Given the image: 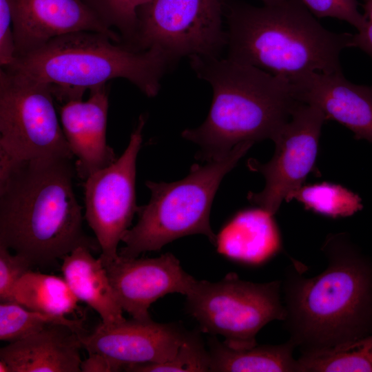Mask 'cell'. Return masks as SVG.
<instances>
[{
    "label": "cell",
    "mask_w": 372,
    "mask_h": 372,
    "mask_svg": "<svg viewBox=\"0 0 372 372\" xmlns=\"http://www.w3.org/2000/svg\"><path fill=\"white\" fill-rule=\"evenodd\" d=\"M273 216L261 207L240 211L216 236L218 252L251 265L267 262L281 249Z\"/></svg>",
    "instance_id": "obj_18"
},
{
    "label": "cell",
    "mask_w": 372,
    "mask_h": 372,
    "mask_svg": "<svg viewBox=\"0 0 372 372\" xmlns=\"http://www.w3.org/2000/svg\"><path fill=\"white\" fill-rule=\"evenodd\" d=\"M175 64L158 48L138 51L107 34L81 31L55 37L3 68L61 90L82 93L122 78L154 97Z\"/></svg>",
    "instance_id": "obj_5"
},
{
    "label": "cell",
    "mask_w": 372,
    "mask_h": 372,
    "mask_svg": "<svg viewBox=\"0 0 372 372\" xmlns=\"http://www.w3.org/2000/svg\"><path fill=\"white\" fill-rule=\"evenodd\" d=\"M189 59L197 77L213 90L205 121L181 133L198 145L196 158L200 161L220 159L242 142L273 140L300 103L284 76L227 58L193 55Z\"/></svg>",
    "instance_id": "obj_3"
},
{
    "label": "cell",
    "mask_w": 372,
    "mask_h": 372,
    "mask_svg": "<svg viewBox=\"0 0 372 372\" xmlns=\"http://www.w3.org/2000/svg\"><path fill=\"white\" fill-rule=\"evenodd\" d=\"M50 84L0 69V151L15 161L72 159Z\"/></svg>",
    "instance_id": "obj_8"
},
{
    "label": "cell",
    "mask_w": 372,
    "mask_h": 372,
    "mask_svg": "<svg viewBox=\"0 0 372 372\" xmlns=\"http://www.w3.org/2000/svg\"><path fill=\"white\" fill-rule=\"evenodd\" d=\"M32 311L66 316L79 300L63 278L30 270L16 285L12 301Z\"/></svg>",
    "instance_id": "obj_21"
},
{
    "label": "cell",
    "mask_w": 372,
    "mask_h": 372,
    "mask_svg": "<svg viewBox=\"0 0 372 372\" xmlns=\"http://www.w3.org/2000/svg\"><path fill=\"white\" fill-rule=\"evenodd\" d=\"M71 160L12 159L0 169V245L33 266L53 265L79 247L101 251L83 228Z\"/></svg>",
    "instance_id": "obj_1"
},
{
    "label": "cell",
    "mask_w": 372,
    "mask_h": 372,
    "mask_svg": "<svg viewBox=\"0 0 372 372\" xmlns=\"http://www.w3.org/2000/svg\"><path fill=\"white\" fill-rule=\"evenodd\" d=\"M149 1L150 0H131L132 4L133 7L134 8V9L136 10V8L138 6H140L144 4V3H147V2Z\"/></svg>",
    "instance_id": "obj_32"
},
{
    "label": "cell",
    "mask_w": 372,
    "mask_h": 372,
    "mask_svg": "<svg viewBox=\"0 0 372 372\" xmlns=\"http://www.w3.org/2000/svg\"><path fill=\"white\" fill-rule=\"evenodd\" d=\"M62 260L63 278L77 299L99 315L101 323L114 325L125 320L100 257L96 258L86 247H79Z\"/></svg>",
    "instance_id": "obj_19"
},
{
    "label": "cell",
    "mask_w": 372,
    "mask_h": 372,
    "mask_svg": "<svg viewBox=\"0 0 372 372\" xmlns=\"http://www.w3.org/2000/svg\"><path fill=\"white\" fill-rule=\"evenodd\" d=\"M33 267L22 255L11 254L10 250L0 245V300L12 302L14 289L19 280Z\"/></svg>",
    "instance_id": "obj_28"
},
{
    "label": "cell",
    "mask_w": 372,
    "mask_h": 372,
    "mask_svg": "<svg viewBox=\"0 0 372 372\" xmlns=\"http://www.w3.org/2000/svg\"><path fill=\"white\" fill-rule=\"evenodd\" d=\"M76 329L52 324L0 349L9 372H81L82 347Z\"/></svg>",
    "instance_id": "obj_17"
},
{
    "label": "cell",
    "mask_w": 372,
    "mask_h": 372,
    "mask_svg": "<svg viewBox=\"0 0 372 372\" xmlns=\"http://www.w3.org/2000/svg\"><path fill=\"white\" fill-rule=\"evenodd\" d=\"M210 356L197 332H189L171 360L162 363L130 364V372H205L209 371Z\"/></svg>",
    "instance_id": "obj_25"
},
{
    "label": "cell",
    "mask_w": 372,
    "mask_h": 372,
    "mask_svg": "<svg viewBox=\"0 0 372 372\" xmlns=\"http://www.w3.org/2000/svg\"><path fill=\"white\" fill-rule=\"evenodd\" d=\"M227 59L289 81L311 72H342L352 34L325 29L300 0L256 7L227 0Z\"/></svg>",
    "instance_id": "obj_4"
},
{
    "label": "cell",
    "mask_w": 372,
    "mask_h": 372,
    "mask_svg": "<svg viewBox=\"0 0 372 372\" xmlns=\"http://www.w3.org/2000/svg\"><path fill=\"white\" fill-rule=\"evenodd\" d=\"M318 107L299 103L291 117L273 140L275 152L267 163L247 161L248 168L265 178L264 189L249 192L248 200L274 215L283 200L302 185L313 172L318 150L321 128L326 121Z\"/></svg>",
    "instance_id": "obj_11"
},
{
    "label": "cell",
    "mask_w": 372,
    "mask_h": 372,
    "mask_svg": "<svg viewBox=\"0 0 372 372\" xmlns=\"http://www.w3.org/2000/svg\"><path fill=\"white\" fill-rule=\"evenodd\" d=\"M10 4L16 57L76 32H100L122 42L85 0H10Z\"/></svg>",
    "instance_id": "obj_13"
},
{
    "label": "cell",
    "mask_w": 372,
    "mask_h": 372,
    "mask_svg": "<svg viewBox=\"0 0 372 372\" xmlns=\"http://www.w3.org/2000/svg\"><path fill=\"white\" fill-rule=\"evenodd\" d=\"M315 17H333L344 21L358 31L366 25L364 14L358 10L357 0H300Z\"/></svg>",
    "instance_id": "obj_27"
},
{
    "label": "cell",
    "mask_w": 372,
    "mask_h": 372,
    "mask_svg": "<svg viewBox=\"0 0 372 372\" xmlns=\"http://www.w3.org/2000/svg\"><path fill=\"white\" fill-rule=\"evenodd\" d=\"M264 3V5L267 6H272V5H276L281 2H282L284 0H262Z\"/></svg>",
    "instance_id": "obj_33"
},
{
    "label": "cell",
    "mask_w": 372,
    "mask_h": 372,
    "mask_svg": "<svg viewBox=\"0 0 372 372\" xmlns=\"http://www.w3.org/2000/svg\"><path fill=\"white\" fill-rule=\"evenodd\" d=\"M327 267L306 278L307 267L292 260L282 280L289 339L301 354L336 347L369 335L372 316V269L345 234L322 245ZM370 334V333H369Z\"/></svg>",
    "instance_id": "obj_2"
},
{
    "label": "cell",
    "mask_w": 372,
    "mask_h": 372,
    "mask_svg": "<svg viewBox=\"0 0 372 372\" xmlns=\"http://www.w3.org/2000/svg\"><path fill=\"white\" fill-rule=\"evenodd\" d=\"M189 332L174 323L152 319L130 320L114 324L100 323L90 333L79 334L82 347L127 364L162 363L175 355Z\"/></svg>",
    "instance_id": "obj_14"
},
{
    "label": "cell",
    "mask_w": 372,
    "mask_h": 372,
    "mask_svg": "<svg viewBox=\"0 0 372 372\" xmlns=\"http://www.w3.org/2000/svg\"><path fill=\"white\" fill-rule=\"evenodd\" d=\"M292 199L303 203L307 209L332 218L351 216L362 208L358 195L341 185L327 183L302 185L285 200Z\"/></svg>",
    "instance_id": "obj_24"
},
{
    "label": "cell",
    "mask_w": 372,
    "mask_h": 372,
    "mask_svg": "<svg viewBox=\"0 0 372 372\" xmlns=\"http://www.w3.org/2000/svg\"><path fill=\"white\" fill-rule=\"evenodd\" d=\"M187 296V307L202 331L225 338L235 349L257 345L260 330L285 318L282 280L255 283L229 273L217 282L196 280Z\"/></svg>",
    "instance_id": "obj_7"
},
{
    "label": "cell",
    "mask_w": 372,
    "mask_h": 372,
    "mask_svg": "<svg viewBox=\"0 0 372 372\" xmlns=\"http://www.w3.org/2000/svg\"><path fill=\"white\" fill-rule=\"evenodd\" d=\"M211 372H298L293 357L296 345L290 340L276 345H256L246 349H232L216 338L209 339Z\"/></svg>",
    "instance_id": "obj_20"
},
{
    "label": "cell",
    "mask_w": 372,
    "mask_h": 372,
    "mask_svg": "<svg viewBox=\"0 0 372 372\" xmlns=\"http://www.w3.org/2000/svg\"><path fill=\"white\" fill-rule=\"evenodd\" d=\"M145 122V116L140 115L122 155L84 183V218L100 245L103 263L118 256V244L137 213L136 163Z\"/></svg>",
    "instance_id": "obj_10"
},
{
    "label": "cell",
    "mask_w": 372,
    "mask_h": 372,
    "mask_svg": "<svg viewBox=\"0 0 372 372\" xmlns=\"http://www.w3.org/2000/svg\"><path fill=\"white\" fill-rule=\"evenodd\" d=\"M83 98L64 101L59 108L61 127L74 156L76 175L86 179L116 161L107 144L106 130L109 107L107 84L92 88Z\"/></svg>",
    "instance_id": "obj_16"
},
{
    "label": "cell",
    "mask_w": 372,
    "mask_h": 372,
    "mask_svg": "<svg viewBox=\"0 0 372 372\" xmlns=\"http://www.w3.org/2000/svg\"><path fill=\"white\" fill-rule=\"evenodd\" d=\"M110 28L120 32L122 43L130 46L137 28L136 10L131 0H85Z\"/></svg>",
    "instance_id": "obj_26"
},
{
    "label": "cell",
    "mask_w": 372,
    "mask_h": 372,
    "mask_svg": "<svg viewBox=\"0 0 372 372\" xmlns=\"http://www.w3.org/2000/svg\"><path fill=\"white\" fill-rule=\"evenodd\" d=\"M252 142L236 145L225 157L205 165L194 164L183 179L173 183L147 180L151 198L138 206V222L123 237L125 246L118 255L137 258L141 254L160 250L183 236L200 234L216 246V236L210 223V210L215 194L225 176L237 164Z\"/></svg>",
    "instance_id": "obj_6"
},
{
    "label": "cell",
    "mask_w": 372,
    "mask_h": 372,
    "mask_svg": "<svg viewBox=\"0 0 372 372\" xmlns=\"http://www.w3.org/2000/svg\"><path fill=\"white\" fill-rule=\"evenodd\" d=\"M88 357L82 360L81 372H118L125 371L127 364L99 352H88Z\"/></svg>",
    "instance_id": "obj_30"
},
{
    "label": "cell",
    "mask_w": 372,
    "mask_h": 372,
    "mask_svg": "<svg viewBox=\"0 0 372 372\" xmlns=\"http://www.w3.org/2000/svg\"><path fill=\"white\" fill-rule=\"evenodd\" d=\"M103 264L123 311L137 320L152 319L150 305L166 294L187 296L197 280L171 253L150 258L118 255Z\"/></svg>",
    "instance_id": "obj_12"
},
{
    "label": "cell",
    "mask_w": 372,
    "mask_h": 372,
    "mask_svg": "<svg viewBox=\"0 0 372 372\" xmlns=\"http://www.w3.org/2000/svg\"><path fill=\"white\" fill-rule=\"evenodd\" d=\"M16 48L10 0H0V65L10 66L15 60Z\"/></svg>",
    "instance_id": "obj_29"
},
{
    "label": "cell",
    "mask_w": 372,
    "mask_h": 372,
    "mask_svg": "<svg viewBox=\"0 0 372 372\" xmlns=\"http://www.w3.org/2000/svg\"><path fill=\"white\" fill-rule=\"evenodd\" d=\"M362 7L366 25L352 35L351 47L360 48L372 59V0H364Z\"/></svg>",
    "instance_id": "obj_31"
},
{
    "label": "cell",
    "mask_w": 372,
    "mask_h": 372,
    "mask_svg": "<svg viewBox=\"0 0 372 372\" xmlns=\"http://www.w3.org/2000/svg\"><path fill=\"white\" fill-rule=\"evenodd\" d=\"M298 372H372V334L311 353H302Z\"/></svg>",
    "instance_id": "obj_22"
},
{
    "label": "cell",
    "mask_w": 372,
    "mask_h": 372,
    "mask_svg": "<svg viewBox=\"0 0 372 372\" xmlns=\"http://www.w3.org/2000/svg\"><path fill=\"white\" fill-rule=\"evenodd\" d=\"M299 102L320 109L327 120H334L372 143V85L354 84L342 72H311L289 81Z\"/></svg>",
    "instance_id": "obj_15"
},
{
    "label": "cell",
    "mask_w": 372,
    "mask_h": 372,
    "mask_svg": "<svg viewBox=\"0 0 372 372\" xmlns=\"http://www.w3.org/2000/svg\"><path fill=\"white\" fill-rule=\"evenodd\" d=\"M52 324H64L85 333L81 320L30 310L14 302L0 304V340L14 342L35 333Z\"/></svg>",
    "instance_id": "obj_23"
},
{
    "label": "cell",
    "mask_w": 372,
    "mask_h": 372,
    "mask_svg": "<svg viewBox=\"0 0 372 372\" xmlns=\"http://www.w3.org/2000/svg\"><path fill=\"white\" fill-rule=\"evenodd\" d=\"M227 0H150L136 8L137 28L130 45L158 48L176 63L183 57H220L226 50Z\"/></svg>",
    "instance_id": "obj_9"
}]
</instances>
